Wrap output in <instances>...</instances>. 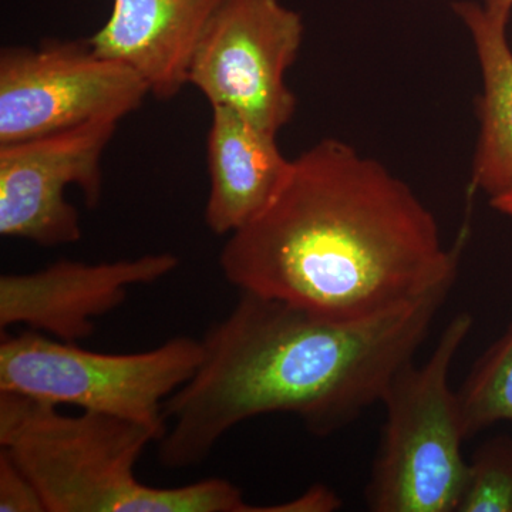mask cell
<instances>
[{
  "label": "cell",
  "instance_id": "1",
  "mask_svg": "<svg viewBox=\"0 0 512 512\" xmlns=\"http://www.w3.org/2000/svg\"><path fill=\"white\" fill-rule=\"evenodd\" d=\"M468 229L444 245L406 181L339 138L291 160L264 210L229 235L222 274L239 292L333 320L402 309L456 282Z\"/></svg>",
  "mask_w": 512,
  "mask_h": 512
},
{
  "label": "cell",
  "instance_id": "2",
  "mask_svg": "<svg viewBox=\"0 0 512 512\" xmlns=\"http://www.w3.org/2000/svg\"><path fill=\"white\" fill-rule=\"evenodd\" d=\"M451 289L352 322L241 292L201 339L194 375L165 402L161 464L198 466L225 434L266 414L296 416L320 437L348 426L413 362Z\"/></svg>",
  "mask_w": 512,
  "mask_h": 512
},
{
  "label": "cell",
  "instance_id": "3",
  "mask_svg": "<svg viewBox=\"0 0 512 512\" xmlns=\"http://www.w3.org/2000/svg\"><path fill=\"white\" fill-rule=\"evenodd\" d=\"M156 431L107 414L0 392V450L35 484L46 512H254L237 485L208 478L151 487L136 476Z\"/></svg>",
  "mask_w": 512,
  "mask_h": 512
},
{
  "label": "cell",
  "instance_id": "4",
  "mask_svg": "<svg viewBox=\"0 0 512 512\" xmlns=\"http://www.w3.org/2000/svg\"><path fill=\"white\" fill-rule=\"evenodd\" d=\"M471 328V315L458 313L430 359L417 367L407 363L387 386L380 402L386 423L366 487L370 511H457L467 474V437L448 376Z\"/></svg>",
  "mask_w": 512,
  "mask_h": 512
},
{
  "label": "cell",
  "instance_id": "5",
  "mask_svg": "<svg viewBox=\"0 0 512 512\" xmlns=\"http://www.w3.org/2000/svg\"><path fill=\"white\" fill-rule=\"evenodd\" d=\"M201 340L177 336L137 353H101L43 333H3L0 392L107 414L165 433V402L194 375Z\"/></svg>",
  "mask_w": 512,
  "mask_h": 512
},
{
  "label": "cell",
  "instance_id": "6",
  "mask_svg": "<svg viewBox=\"0 0 512 512\" xmlns=\"http://www.w3.org/2000/svg\"><path fill=\"white\" fill-rule=\"evenodd\" d=\"M150 94L130 67L97 55L87 40H45L0 53V146L140 109Z\"/></svg>",
  "mask_w": 512,
  "mask_h": 512
},
{
  "label": "cell",
  "instance_id": "7",
  "mask_svg": "<svg viewBox=\"0 0 512 512\" xmlns=\"http://www.w3.org/2000/svg\"><path fill=\"white\" fill-rule=\"evenodd\" d=\"M303 36L302 16L281 0H224L192 56L188 84L211 107L237 111L278 136L295 116L285 76Z\"/></svg>",
  "mask_w": 512,
  "mask_h": 512
},
{
  "label": "cell",
  "instance_id": "8",
  "mask_svg": "<svg viewBox=\"0 0 512 512\" xmlns=\"http://www.w3.org/2000/svg\"><path fill=\"white\" fill-rule=\"evenodd\" d=\"M117 126L94 121L0 146V235L40 247L79 242L80 215L66 200V190L76 185L87 207L100 204L101 158Z\"/></svg>",
  "mask_w": 512,
  "mask_h": 512
},
{
  "label": "cell",
  "instance_id": "9",
  "mask_svg": "<svg viewBox=\"0 0 512 512\" xmlns=\"http://www.w3.org/2000/svg\"><path fill=\"white\" fill-rule=\"evenodd\" d=\"M180 259L170 252L100 264L62 261L0 276V328L23 325L67 343L89 339L96 320L116 311L134 286L173 274Z\"/></svg>",
  "mask_w": 512,
  "mask_h": 512
},
{
  "label": "cell",
  "instance_id": "10",
  "mask_svg": "<svg viewBox=\"0 0 512 512\" xmlns=\"http://www.w3.org/2000/svg\"><path fill=\"white\" fill-rule=\"evenodd\" d=\"M224 0H113L109 20L90 39L94 52L130 67L150 94L174 99L202 33Z\"/></svg>",
  "mask_w": 512,
  "mask_h": 512
},
{
  "label": "cell",
  "instance_id": "11",
  "mask_svg": "<svg viewBox=\"0 0 512 512\" xmlns=\"http://www.w3.org/2000/svg\"><path fill=\"white\" fill-rule=\"evenodd\" d=\"M207 137L210 194L205 224L215 235H231L254 220L281 187L291 160L275 134L261 130L237 111L211 107Z\"/></svg>",
  "mask_w": 512,
  "mask_h": 512
},
{
  "label": "cell",
  "instance_id": "12",
  "mask_svg": "<svg viewBox=\"0 0 512 512\" xmlns=\"http://www.w3.org/2000/svg\"><path fill=\"white\" fill-rule=\"evenodd\" d=\"M453 10L470 33L483 77L471 188L493 200L512 192V50L505 35L508 23L491 16L483 3L471 0L454 2Z\"/></svg>",
  "mask_w": 512,
  "mask_h": 512
},
{
  "label": "cell",
  "instance_id": "13",
  "mask_svg": "<svg viewBox=\"0 0 512 512\" xmlns=\"http://www.w3.org/2000/svg\"><path fill=\"white\" fill-rule=\"evenodd\" d=\"M457 396L467 440L498 421H512V323L477 360Z\"/></svg>",
  "mask_w": 512,
  "mask_h": 512
},
{
  "label": "cell",
  "instance_id": "14",
  "mask_svg": "<svg viewBox=\"0 0 512 512\" xmlns=\"http://www.w3.org/2000/svg\"><path fill=\"white\" fill-rule=\"evenodd\" d=\"M456 512H512V437L484 441L467 461Z\"/></svg>",
  "mask_w": 512,
  "mask_h": 512
},
{
  "label": "cell",
  "instance_id": "15",
  "mask_svg": "<svg viewBox=\"0 0 512 512\" xmlns=\"http://www.w3.org/2000/svg\"><path fill=\"white\" fill-rule=\"evenodd\" d=\"M0 511L46 512L35 484L3 450H0Z\"/></svg>",
  "mask_w": 512,
  "mask_h": 512
},
{
  "label": "cell",
  "instance_id": "16",
  "mask_svg": "<svg viewBox=\"0 0 512 512\" xmlns=\"http://www.w3.org/2000/svg\"><path fill=\"white\" fill-rule=\"evenodd\" d=\"M340 500L338 495L329 490L325 485H313L301 497L293 498L288 503L262 507L264 512H330L339 510Z\"/></svg>",
  "mask_w": 512,
  "mask_h": 512
},
{
  "label": "cell",
  "instance_id": "17",
  "mask_svg": "<svg viewBox=\"0 0 512 512\" xmlns=\"http://www.w3.org/2000/svg\"><path fill=\"white\" fill-rule=\"evenodd\" d=\"M484 9L495 19L508 23L512 12V0H483Z\"/></svg>",
  "mask_w": 512,
  "mask_h": 512
},
{
  "label": "cell",
  "instance_id": "18",
  "mask_svg": "<svg viewBox=\"0 0 512 512\" xmlns=\"http://www.w3.org/2000/svg\"><path fill=\"white\" fill-rule=\"evenodd\" d=\"M491 205H493L495 210L501 212V214L508 215V217L512 218V192L493 198Z\"/></svg>",
  "mask_w": 512,
  "mask_h": 512
}]
</instances>
